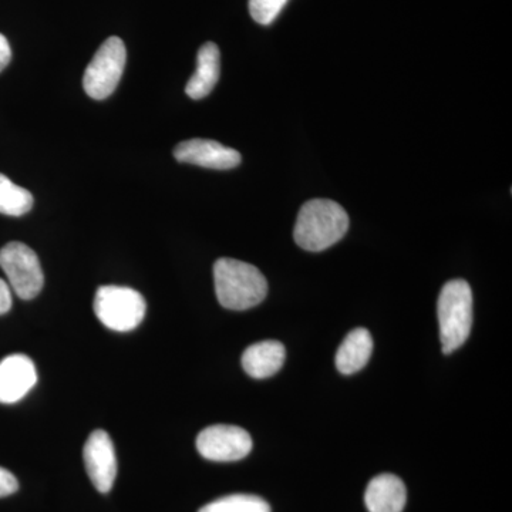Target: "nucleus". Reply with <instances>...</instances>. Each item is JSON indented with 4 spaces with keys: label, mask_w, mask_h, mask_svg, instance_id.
Masks as SVG:
<instances>
[{
    "label": "nucleus",
    "mask_w": 512,
    "mask_h": 512,
    "mask_svg": "<svg viewBox=\"0 0 512 512\" xmlns=\"http://www.w3.org/2000/svg\"><path fill=\"white\" fill-rule=\"evenodd\" d=\"M349 224L348 212L342 205L318 198L302 205L293 238L305 251H325L345 237Z\"/></svg>",
    "instance_id": "f257e3e1"
},
{
    "label": "nucleus",
    "mask_w": 512,
    "mask_h": 512,
    "mask_svg": "<svg viewBox=\"0 0 512 512\" xmlns=\"http://www.w3.org/2000/svg\"><path fill=\"white\" fill-rule=\"evenodd\" d=\"M218 302L231 311H247L264 302L268 282L256 266L238 259L221 258L214 265Z\"/></svg>",
    "instance_id": "f03ea898"
},
{
    "label": "nucleus",
    "mask_w": 512,
    "mask_h": 512,
    "mask_svg": "<svg viewBox=\"0 0 512 512\" xmlns=\"http://www.w3.org/2000/svg\"><path fill=\"white\" fill-rule=\"evenodd\" d=\"M444 355L461 348L473 328V292L464 279L447 282L437 302Z\"/></svg>",
    "instance_id": "7ed1b4c3"
},
{
    "label": "nucleus",
    "mask_w": 512,
    "mask_h": 512,
    "mask_svg": "<svg viewBox=\"0 0 512 512\" xmlns=\"http://www.w3.org/2000/svg\"><path fill=\"white\" fill-rule=\"evenodd\" d=\"M147 303L140 292L126 286L106 285L94 296V313L106 328L130 332L141 325Z\"/></svg>",
    "instance_id": "20e7f679"
},
{
    "label": "nucleus",
    "mask_w": 512,
    "mask_h": 512,
    "mask_svg": "<svg viewBox=\"0 0 512 512\" xmlns=\"http://www.w3.org/2000/svg\"><path fill=\"white\" fill-rule=\"evenodd\" d=\"M127 52L120 37H109L92 62L87 66L83 76L84 92L94 100H104L114 93L119 86L124 67H126Z\"/></svg>",
    "instance_id": "39448f33"
},
{
    "label": "nucleus",
    "mask_w": 512,
    "mask_h": 512,
    "mask_svg": "<svg viewBox=\"0 0 512 512\" xmlns=\"http://www.w3.org/2000/svg\"><path fill=\"white\" fill-rule=\"evenodd\" d=\"M0 268L8 278L10 289L25 301L36 298L45 285L36 252L22 242H9L0 249Z\"/></svg>",
    "instance_id": "423d86ee"
},
{
    "label": "nucleus",
    "mask_w": 512,
    "mask_h": 512,
    "mask_svg": "<svg viewBox=\"0 0 512 512\" xmlns=\"http://www.w3.org/2000/svg\"><path fill=\"white\" fill-rule=\"evenodd\" d=\"M197 450L205 460L229 463L251 453L252 439L241 427L215 424L198 434Z\"/></svg>",
    "instance_id": "0eeeda50"
},
{
    "label": "nucleus",
    "mask_w": 512,
    "mask_h": 512,
    "mask_svg": "<svg viewBox=\"0 0 512 512\" xmlns=\"http://www.w3.org/2000/svg\"><path fill=\"white\" fill-rule=\"evenodd\" d=\"M83 458L96 490L101 494L110 493L117 477V457L107 431L96 430L90 434L84 444Z\"/></svg>",
    "instance_id": "6e6552de"
},
{
    "label": "nucleus",
    "mask_w": 512,
    "mask_h": 512,
    "mask_svg": "<svg viewBox=\"0 0 512 512\" xmlns=\"http://www.w3.org/2000/svg\"><path fill=\"white\" fill-rule=\"evenodd\" d=\"M178 163L200 165L212 170H231L241 164L242 157L234 148L222 146L218 141L192 138L174 148Z\"/></svg>",
    "instance_id": "1a4fd4ad"
},
{
    "label": "nucleus",
    "mask_w": 512,
    "mask_h": 512,
    "mask_svg": "<svg viewBox=\"0 0 512 512\" xmlns=\"http://www.w3.org/2000/svg\"><path fill=\"white\" fill-rule=\"evenodd\" d=\"M35 363L26 355H10L0 362V403H18L36 386Z\"/></svg>",
    "instance_id": "9d476101"
},
{
    "label": "nucleus",
    "mask_w": 512,
    "mask_h": 512,
    "mask_svg": "<svg viewBox=\"0 0 512 512\" xmlns=\"http://www.w3.org/2000/svg\"><path fill=\"white\" fill-rule=\"evenodd\" d=\"M406 500V485L393 474L377 476L367 485L365 504L369 512H402Z\"/></svg>",
    "instance_id": "9b49d317"
},
{
    "label": "nucleus",
    "mask_w": 512,
    "mask_h": 512,
    "mask_svg": "<svg viewBox=\"0 0 512 512\" xmlns=\"http://www.w3.org/2000/svg\"><path fill=\"white\" fill-rule=\"evenodd\" d=\"M221 74V53L215 43L207 42L198 50L197 70L185 86L192 100H201L217 86Z\"/></svg>",
    "instance_id": "f8f14e48"
},
{
    "label": "nucleus",
    "mask_w": 512,
    "mask_h": 512,
    "mask_svg": "<svg viewBox=\"0 0 512 512\" xmlns=\"http://www.w3.org/2000/svg\"><path fill=\"white\" fill-rule=\"evenodd\" d=\"M285 346L276 340H265L249 346L242 355V367L254 379H266L276 375L284 366Z\"/></svg>",
    "instance_id": "ddd939ff"
},
{
    "label": "nucleus",
    "mask_w": 512,
    "mask_h": 512,
    "mask_svg": "<svg viewBox=\"0 0 512 512\" xmlns=\"http://www.w3.org/2000/svg\"><path fill=\"white\" fill-rule=\"evenodd\" d=\"M373 352V338L369 330H352L336 353V367L342 375H353L367 365Z\"/></svg>",
    "instance_id": "4468645a"
},
{
    "label": "nucleus",
    "mask_w": 512,
    "mask_h": 512,
    "mask_svg": "<svg viewBox=\"0 0 512 512\" xmlns=\"http://www.w3.org/2000/svg\"><path fill=\"white\" fill-rule=\"evenodd\" d=\"M35 200L26 188L13 183L5 174H0V214L22 217L33 208Z\"/></svg>",
    "instance_id": "2eb2a0df"
},
{
    "label": "nucleus",
    "mask_w": 512,
    "mask_h": 512,
    "mask_svg": "<svg viewBox=\"0 0 512 512\" xmlns=\"http://www.w3.org/2000/svg\"><path fill=\"white\" fill-rule=\"evenodd\" d=\"M198 512H271V507L256 495L232 494L204 505Z\"/></svg>",
    "instance_id": "dca6fc26"
},
{
    "label": "nucleus",
    "mask_w": 512,
    "mask_h": 512,
    "mask_svg": "<svg viewBox=\"0 0 512 512\" xmlns=\"http://www.w3.org/2000/svg\"><path fill=\"white\" fill-rule=\"evenodd\" d=\"M288 0H249V13L259 25L268 26L285 8Z\"/></svg>",
    "instance_id": "f3484780"
},
{
    "label": "nucleus",
    "mask_w": 512,
    "mask_h": 512,
    "mask_svg": "<svg viewBox=\"0 0 512 512\" xmlns=\"http://www.w3.org/2000/svg\"><path fill=\"white\" fill-rule=\"evenodd\" d=\"M19 483L6 468L0 467V498L9 497L18 491Z\"/></svg>",
    "instance_id": "a211bd4d"
},
{
    "label": "nucleus",
    "mask_w": 512,
    "mask_h": 512,
    "mask_svg": "<svg viewBox=\"0 0 512 512\" xmlns=\"http://www.w3.org/2000/svg\"><path fill=\"white\" fill-rule=\"evenodd\" d=\"M12 289L8 282L0 279V315H5L12 308Z\"/></svg>",
    "instance_id": "6ab92c4d"
},
{
    "label": "nucleus",
    "mask_w": 512,
    "mask_h": 512,
    "mask_svg": "<svg viewBox=\"0 0 512 512\" xmlns=\"http://www.w3.org/2000/svg\"><path fill=\"white\" fill-rule=\"evenodd\" d=\"M10 60H12V49L8 39L0 33V72L8 66Z\"/></svg>",
    "instance_id": "aec40b11"
}]
</instances>
